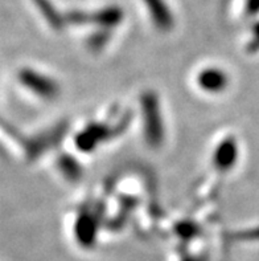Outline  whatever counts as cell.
Segmentation results:
<instances>
[{
    "instance_id": "cell-1",
    "label": "cell",
    "mask_w": 259,
    "mask_h": 261,
    "mask_svg": "<svg viewBox=\"0 0 259 261\" xmlns=\"http://www.w3.org/2000/svg\"><path fill=\"white\" fill-rule=\"evenodd\" d=\"M143 113H145V133L150 145H160L164 138V125L161 119L160 108L156 97L148 93L143 97Z\"/></svg>"
},
{
    "instance_id": "cell-2",
    "label": "cell",
    "mask_w": 259,
    "mask_h": 261,
    "mask_svg": "<svg viewBox=\"0 0 259 261\" xmlns=\"http://www.w3.org/2000/svg\"><path fill=\"white\" fill-rule=\"evenodd\" d=\"M20 83L41 98L50 99L59 94V85L50 77L32 69H23L19 74Z\"/></svg>"
},
{
    "instance_id": "cell-3",
    "label": "cell",
    "mask_w": 259,
    "mask_h": 261,
    "mask_svg": "<svg viewBox=\"0 0 259 261\" xmlns=\"http://www.w3.org/2000/svg\"><path fill=\"white\" fill-rule=\"evenodd\" d=\"M237 159H238V145L236 141L233 138L223 139L214 151V166L221 171H227L236 165Z\"/></svg>"
},
{
    "instance_id": "cell-4",
    "label": "cell",
    "mask_w": 259,
    "mask_h": 261,
    "mask_svg": "<svg viewBox=\"0 0 259 261\" xmlns=\"http://www.w3.org/2000/svg\"><path fill=\"white\" fill-rule=\"evenodd\" d=\"M197 83L201 89L208 93H220L227 86V74L218 68L203 69L197 77Z\"/></svg>"
},
{
    "instance_id": "cell-5",
    "label": "cell",
    "mask_w": 259,
    "mask_h": 261,
    "mask_svg": "<svg viewBox=\"0 0 259 261\" xmlns=\"http://www.w3.org/2000/svg\"><path fill=\"white\" fill-rule=\"evenodd\" d=\"M108 137V130L103 125H93L77 136L76 143L82 151H93L95 146Z\"/></svg>"
},
{
    "instance_id": "cell-6",
    "label": "cell",
    "mask_w": 259,
    "mask_h": 261,
    "mask_svg": "<svg viewBox=\"0 0 259 261\" xmlns=\"http://www.w3.org/2000/svg\"><path fill=\"white\" fill-rule=\"evenodd\" d=\"M76 238L78 243L85 248H90L97 240V224L92 216L82 215L77 220Z\"/></svg>"
},
{
    "instance_id": "cell-7",
    "label": "cell",
    "mask_w": 259,
    "mask_h": 261,
    "mask_svg": "<svg viewBox=\"0 0 259 261\" xmlns=\"http://www.w3.org/2000/svg\"><path fill=\"white\" fill-rule=\"evenodd\" d=\"M60 167L65 172L66 176H69V178H76L78 175V171H79V166L77 165L73 159H70V156H65V158L61 161L60 163Z\"/></svg>"
},
{
    "instance_id": "cell-8",
    "label": "cell",
    "mask_w": 259,
    "mask_h": 261,
    "mask_svg": "<svg viewBox=\"0 0 259 261\" xmlns=\"http://www.w3.org/2000/svg\"><path fill=\"white\" fill-rule=\"evenodd\" d=\"M255 43H256V45L259 46V27L256 28V32H255Z\"/></svg>"
},
{
    "instance_id": "cell-9",
    "label": "cell",
    "mask_w": 259,
    "mask_h": 261,
    "mask_svg": "<svg viewBox=\"0 0 259 261\" xmlns=\"http://www.w3.org/2000/svg\"><path fill=\"white\" fill-rule=\"evenodd\" d=\"M184 261H201V260H198V258H193V257H187Z\"/></svg>"
}]
</instances>
